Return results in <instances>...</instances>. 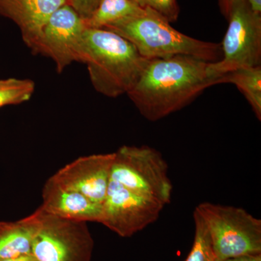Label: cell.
I'll use <instances>...</instances> for the list:
<instances>
[{
	"instance_id": "ffe728a7",
	"label": "cell",
	"mask_w": 261,
	"mask_h": 261,
	"mask_svg": "<svg viewBox=\"0 0 261 261\" xmlns=\"http://www.w3.org/2000/svg\"><path fill=\"white\" fill-rule=\"evenodd\" d=\"M251 4L252 8L255 11L261 13V0H248ZM233 0H218L220 10L225 18L228 19L231 11V6H232Z\"/></svg>"
},
{
	"instance_id": "9a60e30c",
	"label": "cell",
	"mask_w": 261,
	"mask_h": 261,
	"mask_svg": "<svg viewBox=\"0 0 261 261\" xmlns=\"http://www.w3.org/2000/svg\"><path fill=\"white\" fill-rule=\"evenodd\" d=\"M142 10L134 0H101L93 14L84 23L87 28L103 29L108 24L138 15Z\"/></svg>"
},
{
	"instance_id": "d6986e66",
	"label": "cell",
	"mask_w": 261,
	"mask_h": 261,
	"mask_svg": "<svg viewBox=\"0 0 261 261\" xmlns=\"http://www.w3.org/2000/svg\"><path fill=\"white\" fill-rule=\"evenodd\" d=\"M101 0H69V5L84 20L93 14Z\"/></svg>"
},
{
	"instance_id": "30bf717a",
	"label": "cell",
	"mask_w": 261,
	"mask_h": 261,
	"mask_svg": "<svg viewBox=\"0 0 261 261\" xmlns=\"http://www.w3.org/2000/svg\"><path fill=\"white\" fill-rule=\"evenodd\" d=\"M115 152L81 157L51 176L61 186L83 194L102 204L111 181Z\"/></svg>"
},
{
	"instance_id": "277c9868",
	"label": "cell",
	"mask_w": 261,
	"mask_h": 261,
	"mask_svg": "<svg viewBox=\"0 0 261 261\" xmlns=\"http://www.w3.org/2000/svg\"><path fill=\"white\" fill-rule=\"evenodd\" d=\"M205 223L218 260L261 254V220L242 207L205 202L195 209Z\"/></svg>"
},
{
	"instance_id": "e0dca14e",
	"label": "cell",
	"mask_w": 261,
	"mask_h": 261,
	"mask_svg": "<svg viewBox=\"0 0 261 261\" xmlns=\"http://www.w3.org/2000/svg\"><path fill=\"white\" fill-rule=\"evenodd\" d=\"M193 218L195 239L191 251L185 261H218L207 228L195 210Z\"/></svg>"
},
{
	"instance_id": "ba28073f",
	"label": "cell",
	"mask_w": 261,
	"mask_h": 261,
	"mask_svg": "<svg viewBox=\"0 0 261 261\" xmlns=\"http://www.w3.org/2000/svg\"><path fill=\"white\" fill-rule=\"evenodd\" d=\"M102 207L99 223L126 238L155 222L164 205L111 180Z\"/></svg>"
},
{
	"instance_id": "7a4b0ae2",
	"label": "cell",
	"mask_w": 261,
	"mask_h": 261,
	"mask_svg": "<svg viewBox=\"0 0 261 261\" xmlns=\"http://www.w3.org/2000/svg\"><path fill=\"white\" fill-rule=\"evenodd\" d=\"M84 40L82 63L95 90L111 98L128 93L147 59L132 43L107 29L87 28Z\"/></svg>"
},
{
	"instance_id": "3957f363",
	"label": "cell",
	"mask_w": 261,
	"mask_h": 261,
	"mask_svg": "<svg viewBox=\"0 0 261 261\" xmlns=\"http://www.w3.org/2000/svg\"><path fill=\"white\" fill-rule=\"evenodd\" d=\"M103 29L124 38L146 59L187 56L216 63L222 58L221 44L199 40L178 32L166 19L149 8Z\"/></svg>"
},
{
	"instance_id": "7402d4cb",
	"label": "cell",
	"mask_w": 261,
	"mask_h": 261,
	"mask_svg": "<svg viewBox=\"0 0 261 261\" xmlns=\"http://www.w3.org/2000/svg\"><path fill=\"white\" fill-rule=\"evenodd\" d=\"M1 261H37V260H36L35 257L33 256L32 254L31 253L28 254V255H20V256Z\"/></svg>"
},
{
	"instance_id": "44dd1931",
	"label": "cell",
	"mask_w": 261,
	"mask_h": 261,
	"mask_svg": "<svg viewBox=\"0 0 261 261\" xmlns=\"http://www.w3.org/2000/svg\"><path fill=\"white\" fill-rule=\"evenodd\" d=\"M218 261H261V254L259 255H243L231 258L225 259V260H218Z\"/></svg>"
},
{
	"instance_id": "5bb4252c",
	"label": "cell",
	"mask_w": 261,
	"mask_h": 261,
	"mask_svg": "<svg viewBox=\"0 0 261 261\" xmlns=\"http://www.w3.org/2000/svg\"><path fill=\"white\" fill-rule=\"evenodd\" d=\"M234 84L245 96L257 119L261 121V66L241 68L221 75L216 84Z\"/></svg>"
},
{
	"instance_id": "6da1fadb",
	"label": "cell",
	"mask_w": 261,
	"mask_h": 261,
	"mask_svg": "<svg viewBox=\"0 0 261 261\" xmlns=\"http://www.w3.org/2000/svg\"><path fill=\"white\" fill-rule=\"evenodd\" d=\"M208 63L187 56L147 59L127 94L146 119L159 121L180 111L205 89L216 85L207 75Z\"/></svg>"
},
{
	"instance_id": "5b68a950",
	"label": "cell",
	"mask_w": 261,
	"mask_h": 261,
	"mask_svg": "<svg viewBox=\"0 0 261 261\" xmlns=\"http://www.w3.org/2000/svg\"><path fill=\"white\" fill-rule=\"evenodd\" d=\"M111 180L164 206L171 202L173 185L168 163L149 146L123 145L115 152Z\"/></svg>"
},
{
	"instance_id": "7c38bea8",
	"label": "cell",
	"mask_w": 261,
	"mask_h": 261,
	"mask_svg": "<svg viewBox=\"0 0 261 261\" xmlns=\"http://www.w3.org/2000/svg\"><path fill=\"white\" fill-rule=\"evenodd\" d=\"M41 207L47 214L71 221L99 223L102 218V204L61 186L51 177L43 188Z\"/></svg>"
},
{
	"instance_id": "4fadbf2b",
	"label": "cell",
	"mask_w": 261,
	"mask_h": 261,
	"mask_svg": "<svg viewBox=\"0 0 261 261\" xmlns=\"http://www.w3.org/2000/svg\"><path fill=\"white\" fill-rule=\"evenodd\" d=\"M42 220V211L16 221L0 222V261L32 253L33 241Z\"/></svg>"
},
{
	"instance_id": "2e32d148",
	"label": "cell",
	"mask_w": 261,
	"mask_h": 261,
	"mask_svg": "<svg viewBox=\"0 0 261 261\" xmlns=\"http://www.w3.org/2000/svg\"><path fill=\"white\" fill-rule=\"evenodd\" d=\"M34 91L35 83L31 80H0V108L27 102Z\"/></svg>"
},
{
	"instance_id": "8992f818",
	"label": "cell",
	"mask_w": 261,
	"mask_h": 261,
	"mask_svg": "<svg viewBox=\"0 0 261 261\" xmlns=\"http://www.w3.org/2000/svg\"><path fill=\"white\" fill-rule=\"evenodd\" d=\"M222 44V58L209 63L207 75L216 81L241 68L261 66V13L248 0H233Z\"/></svg>"
},
{
	"instance_id": "52a82bcc",
	"label": "cell",
	"mask_w": 261,
	"mask_h": 261,
	"mask_svg": "<svg viewBox=\"0 0 261 261\" xmlns=\"http://www.w3.org/2000/svg\"><path fill=\"white\" fill-rule=\"evenodd\" d=\"M33 241L37 261H91L94 240L87 222L62 219L46 213Z\"/></svg>"
},
{
	"instance_id": "9c48e42d",
	"label": "cell",
	"mask_w": 261,
	"mask_h": 261,
	"mask_svg": "<svg viewBox=\"0 0 261 261\" xmlns=\"http://www.w3.org/2000/svg\"><path fill=\"white\" fill-rule=\"evenodd\" d=\"M86 29L84 19L69 4L63 5L44 27L37 55L51 58L59 73L73 62L82 63Z\"/></svg>"
},
{
	"instance_id": "ac0fdd59",
	"label": "cell",
	"mask_w": 261,
	"mask_h": 261,
	"mask_svg": "<svg viewBox=\"0 0 261 261\" xmlns=\"http://www.w3.org/2000/svg\"><path fill=\"white\" fill-rule=\"evenodd\" d=\"M141 8H149L159 13L169 23H174L179 15V7L176 0H134Z\"/></svg>"
},
{
	"instance_id": "8fae6325",
	"label": "cell",
	"mask_w": 261,
	"mask_h": 261,
	"mask_svg": "<svg viewBox=\"0 0 261 261\" xmlns=\"http://www.w3.org/2000/svg\"><path fill=\"white\" fill-rule=\"evenodd\" d=\"M69 0H0V15L20 29L27 47L37 55L43 32L51 15Z\"/></svg>"
}]
</instances>
